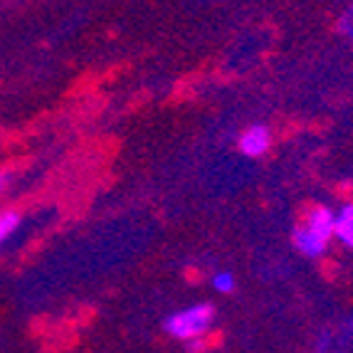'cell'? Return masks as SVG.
<instances>
[{
    "mask_svg": "<svg viewBox=\"0 0 353 353\" xmlns=\"http://www.w3.org/2000/svg\"><path fill=\"white\" fill-rule=\"evenodd\" d=\"M212 326H215V306L210 301L190 304L163 319L165 334L183 343L195 341V339H208Z\"/></svg>",
    "mask_w": 353,
    "mask_h": 353,
    "instance_id": "6da1fadb",
    "label": "cell"
},
{
    "mask_svg": "<svg viewBox=\"0 0 353 353\" xmlns=\"http://www.w3.org/2000/svg\"><path fill=\"white\" fill-rule=\"evenodd\" d=\"M353 343V319L343 321L339 329L321 331L314 341V353H348V346Z\"/></svg>",
    "mask_w": 353,
    "mask_h": 353,
    "instance_id": "7a4b0ae2",
    "label": "cell"
},
{
    "mask_svg": "<svg viewBox=\"0 0 353 353\" xmlns=\"http://www.w3.org/2000/svg\"><path fill=\"white\" fill-rule=\"evenodd\" d=\"M272 146V134L267 126L262 124H252L250 129L242 131L240 136V151L242 156H248V159H259V156H265Z\"/></svg>",
    "mask_w": 353,
    "mask_h": 353,
    "instance_id": "3957f363",
    "label": "cell"
},
{
    "mask_svg": "<svg viewBox=\"0 0 353 353\" xmlns=\"http://www.w3.org/2000/svg\"><path fill=\"white\" fill-rule=\"evenodd\" d=\"M292 242H294V248L309 259L321 257V254L326 252V248H329V242H324L321 237L314 235L306 225H296V228L292 230Z\"/></svg>",
    "mask_w": 353,
    "mask_h": 353,
    "instance_id": "277c9868",
    "label": "cell"
},
{
    "mask_svg": "<svg viewBox=\"0 0 353 353\" xmlns=\"http://www.w3.org/2000/svg\"><path fill=\"white\" fill-rule=\"evenodd\" d=\"M304 225L312 230L316 237H321L324 242H329L331 237H334V230H336V212L329 210V208H324V205H319L306 215Z\"/></svg>",
    "mask_w": 353,
    "mask_h": 353,
    "instance_id": "5b68a950",
    "label": "cell"
},
{
    "mask_svg": "<svg viewBox=\"0 0 353 353\" xmlns=\"http://www.w3.org/2000/svg\"><path fill=\"white\" fill-rule=\"evenodd\" d=\"M336 240L341 242L343 248L353 250V203L343 205L341 210L336 212Z\"/></svg>",
    "mask_w": 353,
    "mask_h": 353,
    "instance_id": "8992f818",
    "label": "cell"
},
{
    "mask_svg": "<svg viewBox=\"0 0 353 353\" xmlns=\"http://www.w3.org/2000/svg\"><path fill=\"white\" fill-rule=\"evenodd\" d=\"M18 225H20V215L15 210L0 212V248L10 240V235L18 230Z\"/></svg>",
    "mask_w": 353,
    "mask_h": 353,
    "instance_id": "52a82bcc",
    "label": "cell"
},
{
    "mask_svg": "<svg viewBox=\"0 0 353 353\" xmlns=\"http://www.w3.org/2000/svg\"><path fill=\"white\" fill-rule=\"evenodd\" d=\"M237 287V279L232 272H218L215 277H212V289L218 292V294H232Z\"/></svg>",
    "mask_w": 353,
    "mask_h": 353,
    "instance_id": "ba28073f",
    "label": "cell"
},
{
    "mask_svg": "<svg viewBox=\"0 0 353 353\" xmlns=\"http://www.w3.org/2000/svg\"><path fill=\"white\" fill-rule=\"evenodd\" d=\"M339 32H341L343 37H348V40H353V3L346 8V12H343L341 20H339Z\"/></svg>",
    "mask_w": 353,
    "mask_h": 353,
    "instance_id": "9c48e42d",
    "label": "cell"
},
{
    "mask_svg": "<svg viewBox=\"0 0 353 353\" xmlns=\"http://www.w3.org/2000/svg\"><path fill=\"white\" fill-rule=\"evenodd\" d=\"M185 348H188L190 353H201L203 348H205V339H195V341H188V343H185Z\"/></svg>",
    "mask_w": 353,
    "mask_h": 353,
    "instance_id": "30bf717a",
    "label": "cell"
},
{
    "mask_svg": "<svg viewBox=\"0 0 353 353\" xmlns=\"http://www.w3.org/2000/svg\"><path fill=\"white\" fill-rule=\"evenodd\" d=\"M8 183H10V173L8 171H0V193L8 188Z\"/></svg>",
    "mask_w": 353,
    "mask_h": 353,
    "instance_id": "8fae6325",
    "label": "cell"
}]
</instances>
